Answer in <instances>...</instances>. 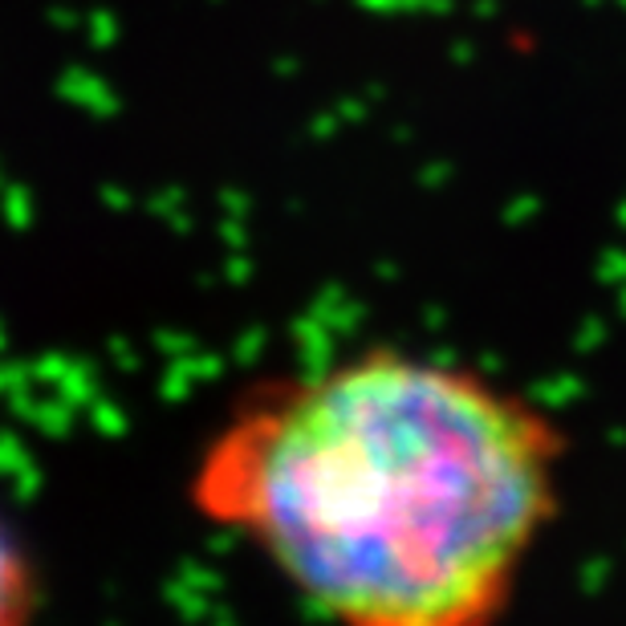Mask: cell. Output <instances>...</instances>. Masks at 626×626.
<instances>
[{
    "mask_svg": "<svg viewBox=\"0 0 626 626\" xmlns=\"http://www.w3.org/2000/svg\"><path fill=\"white\" fill-rule=\"evenodd\" d=\"M37 606V574L29 553L16 545V537L0 520V626L25 623Z\"/></svg>",
    "mask_w": 626,
    "mask_h": 626,
    "instance_id": "cell-2",
    "label": "cell"
},
{
    "mask_svg": "<svg viewBox=\"0 0 626 626\" xmlns=\"http://www.w3.org/2000/svg\"><path fill=\"white\" fill-rule=\"evenodd\" d=\"M565 459L533 395L375 346L245 403L204 447L192 504L337 623L484 626L562 517Z\"/></svg>",
    "mask_w": 626,
    "mask_h": 626,
    "instance_id": "cell-1",
    "label": "cell"
}]
</instances>
